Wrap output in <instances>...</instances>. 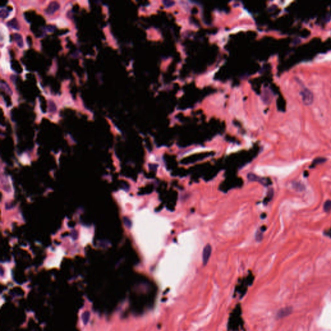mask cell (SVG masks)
<instances>
[{
  "mask_svg": "<svg viewBox=\"0 0 331 331\" xmlns=\"http://www.w3.org/2000/svg\"><path fill=\"white\" fill-rule=\"evenodd\" d=\"M49 111L51 113H54L56 111V107L54 103L51 101V100H49Z\"/></svg>",
  "mask_w": 331,
  "mask_h": 331,
  "instance_id": "obj_14",
  "label": "cell"
},
{
  "mask_svg": "<svg viewBox=\"0 0 331 331\" xmlns=\"http://www.w3.org/2000/svg\"><path fill=\"white\" fill-rule=\"evenodd\" d=\"M13 38L14 40L15 41L16 44L20 47H22L23 46V41L22 36L18 33H14L13 34Z\"/></svg>",
  "mask_w": 331,
  "mask_h": 331,
  "instance_id": "obj_7",
  "label": "cell"
},
{
  "mask_svg": "<svg viewBox=\"0 0 331 331\" xmlns=\"http://www.w3.org/2000/svg\"><path fill=\"white\" fill-rule=\"evenodd\" d=\"M292 186V188L297 191H303L305 189V187L300 182H294Z\"/></svg>",
  "mask_w": 331,
  "mask_h": 331,
  "instance_id": "obj_9",
  "label": "cell"
},
{
  "mask_svg": "<svg viewBox=\"0 0 331 331\" xmlns=\"http://www.w3.org/2000/svg\"><path fill=\"white\" fill-rule=\"evenodd\" d=\"M292 308L291 307H284L277 312V318L278 319H281L287 316H289L290 314L292 313Z\"/></svg>",
  "mask_w": 331,
  "mask_h": 331,
  "instance_id": "obj_5",
  "label": "cell"
},
{
  "mask_svg": "<svg viewBox=\"0 0 331 331\" xmlns=\"http://www.w3.org/2000/svg\"><path fill=\"white\" fill-rule=\"evenodd\" d=\"M248 179L249 181H258L263 185L267 186L272 184V181L269 178H264V177H260L256 175L250 173L248 175Z\"/></svg>",
  "mask_w": 331,
  "mask_h": 331,
  "instance_id": "obj_2",
  "label": "cell"
},
{
  "mask_svg": "<svg viewBox=\"0 0 331 331\" xmlns=\"http://www.w3.org/2000/svg\"><path fill=\"white\" fill-rule=\"evenodd\" d=\"M7 25H8L9 27L14 28V29L16 30L20 29V25H19L18 21L16 18H13L10 21H9L8 22H7Z\"/></svg>",
  "mask_w": 331,
  "mask_h": 331,
  "instance_id": "obj_6",
  "label": "cell"
},
{
  "mask_svg": "<svg viewBox=\"0 0 331 331\" xmlns=\"http://www.w3.org/2000/svg\"><path fill=\"white\" fill-rule=\"evenodd\" d=\"M0 14H1V18H6L7 16V15H8V12H7V10H5V9H2V10L1 11V13H0Z\"/></svg>",
  "mask_w": 331,
  "mask_h": 331,
  "instance_id": "obj_15",
  "label": "cell"
},
{
  "mask_svg": "<svg viewBox=\"0 0 331 331\" xmlns=\"http://www.w3.org/2000/svg\"><path fill=\"white\" fill-rule=\"evenodd\" d=\"M326 161H327V159H325V158H323V157L316 158V159H314L312 161V164L310 166V167H311V168H314V167L317 166L318 165L320 164H323V163H324Z\"/></svg>",
  "mask_w": 331,
  "mask_h": 331,
  "instance_id": "obj_8",
  "label": "cell"
},
{
  "mask_svg": "<svg viewBox=\"0 0 331 331\" xmlns=\"http://www.w3.org/2000/svg\"><path fill=\"white\" fill-rule=\"evenodd\" d=\"M323 210L326 212H329L331 210V201L327 200L323 205Z\"/></svg>",
  "mask_w": 331,
  "mask_h": 331,
  "instance_id": "obj_13",
  "label": "cell"
},
{
  "mask_svg": "<svg viewBox=\"0 0 331 331\" xmlns=\"http://www.w3.org/2000/svg\"><path fill=\"white\" fill-rule=\"evenodd\" d=\"M273 196H274V191H273L272 189H270L268 190L267 195L265 198V199H264V204H265V205H267V204L272 200Z\"/></svg>",
  "mask_w": 331,
  "mask_h": 331,
  "instance_id": "obj_10",
  "label": "cell"
},
{
  "mask_svg": "<svg viewBox=\"0 0 331 331\" xmlns=\"http://www.w3.org/2000/svg\"><path fill=\"white\" fill-rule=\"evenodd\" d=\"M90 312L89 311H85L82 314V316H81V319H82V321L83 323V324L85 325H87L89 321L90 320Z\"/></svg>",
  "mask_w": 331,
  "mask_h": 331,
  "instance_id": "obj_11",
  "label": "cell"
},
{
  "mask_svg": "<svg viewBox=\"0 0 331 331\" xmlns=\"http://www.w3.org/2000/svg\"><path fill=\"white\" fill-rule=\"evenodd\" d=\"M211 254H212V246H211L210 244H208L203 249V262L204 265H206L208 262Z\"/></svg>",
  "mask_w": 331,
  "mask_h": 331,
  "instance_id": "obj_3",
  "label": "cell"
},
{
  "mask_svg": "<svg viewBox=\"0 0 331 331\" xmlns=\"http://www.w3.org/2000/svg\"><path fill=\"white\" fill-rule=\"evenodd\" d=\"M1 86L3 89L5 91L6 93H9V95H12V93H13V91H12V90L11 89V88L9 87V86L8 85V84L6 82H4L3 81H1Z\"/></svg>",
  "mask_w": 331,
  "mask_h": 331,
  "instance_id": "obj_12",
  "label": "cell"
},
{
  "mask_svg": "<svg viewBox=\"0 0 331 331\" xmlns=\"http://www.w3.org/2000/svg\"><path fill=\"white\" fill-rule=\"evenodd\" d=\"M324 234L326 236L331 237V228H330L329 230H327V231H325Z\"/></svg>",
  "mask_w": 331,
  "mask_h": 331,
  "instance_id": "obj_16",
  "label": "cell"
},
{
  "mask_svg": "<svg viewBox=\"0 0 331 331\" xmlns=\"http://www.w3.org/2000/svg\"><path fill=\"white\" fill-rule=\"evenodd\" d=\"M60 9V4L57 1H51L45 9V13L48 14H52Z\"/></svg>",
  "mask_w": 331,
  "mask_h": 331,
  "instance_id": "obj_4",
  "label": "cell"
},
{
  "mask_svg": "<svg viewBox=\"0 0 331 331\" xmlns=\"http://www.w3.org/2000/svg\"><path fill=\"white\" fill-rule=\"evenodd\" d=\"M300 95L304 104L309 105L312 104L314 101V95L310 90H309L307 88H304L301 91Z\"/></svg>",
  "mask_w": 331,
  "mask_h": 331,
  "instance_id": "obj_1",
  "label": "cell"
}]
</instances>
